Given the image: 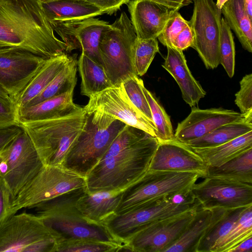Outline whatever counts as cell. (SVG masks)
<instances>
[{"instance_id":"6da1fadb","label":"cell","mask_w":252,"mask_h":252,"mask_svg":"<svg viewBox=\"0 0 252 252\" xmlns=\"http://www.w3.org/2000/svg\"><path fill=\"white\" fill-rule=\"evenodd\" d=\"M157 138L126 125L85 177L86 191H122L148 170Z\"/></svg>"},{"instance_id":"7a4b0ae2","label":"cell","mask_w":252,"mask_h":252,"mask_svg":"<svg viewBox=\"0 0 252 252\" xmlns=\"http://www.w3.org/2000/svg\"><path fill=\"white\" fill-rule=\"evenodd\" d=\"M22 48L45 58L67 53L38 0H0V47Z\"/></svg>"},{"instance_id":"3957f363","label":"cell","mask_w":252,"mask_h":252,"mask_svg":"<svg viewBox=\"0 0 252 252\" xmlns=\"http://www.w3.org/2000/svg\"><path fill=\"white\" fill-rule=\"evenodd\" d=\"M86 115L82 107L63 116L20 126L29 135L43 166H62L84 127Z\"/></svg>"},{"instance_id":"277c9868","label":"cell","mask_w":252,"mask_h":252,"mask_svg":"<svg viewBox=\"0 0 252 252\" xmlns=\"http://www.w3.org/2000/svg\"><path fill=\"white\" fill-rule=\"evenodd\" d=\"M126 125L103 113H86L84 127L62 167L85 178Z\"/></svg>"},{"instance_id":"5b68a950","label":"cell","mask_w":252,"mask_h":252,"mask_svg":"<svg viewBox=\"0 0 252 252\" xmlns=\"http://www.w3.org/2000/svg\"><path fill=\"white\" fill-rule=\"evenodd\" d=\"M200 174L194 172L149 170L122 192L115 214L177 195H187Z\"/></svg>"},{"instance_id":"8992f818","label":"cell","mask_w":252,"mask_h":252,"mask_svg":"<svg viewBox=\"0 0 252 252\" xmlns=\"http://www.w3.org/2000/svg\"><path fill=\"white\" fill-rule=\"evenodd\" d=\"M137 39L125 12L102 32L99 44L101 64L113 86L137 75L133 62Z\"/></svg>"},{"instance_id":"52a82bcc","label":"cell","mask_w":252,"mask_h":252,"mask_svg":"<svg viewBox=\"0 0 252 252\" xmlns=\"http://www.w3.org/2000/svg\"><path fill=\"white\" fill-rule=\"evenodd\" d=\"M200 205L190 193L177 195L143 206L122 214H114L103 224L122 245L149 224Z\"/></svg>"},{"instance_id":"ba28073f","label":"cell","mask_w":252,"mask_h":252,"mask_svg":"<svg viewBox=\"0 0 252 252\" xmlns=\"http://www.w3.org/2000/svg\"><path fill=\"white\" fill-rule=\"evenodd\" d=\"M55 237L35 214H14L0 225V252H56Z\"/></svg>"},{"instance_id":"9c48e42d","label":"cell","mask_w":252,"mask_h":252,"mask_svg":"<svg viewBox=\"0 0 252 252\" xmlns=\"http://www.w3.org/2000/svg\"><path fill=\"white\" fill-rule=\"evenodd\" d=\"M84 187L85 178L62 166H43L12 200L11 214Z\"/></svg>"},{"instance_id":"30bf717a","label":"cell","mask_w":252,"mask_h":252,"mask_svg":"<svg viewBox=\"0 0 252 252\" xmlns=\"http://www.w3.org/2000/svg\"><path fill=\"white\" fill-rule=\"evenodd\" d=\"M193 14L189 21L194 35V49L207 69L220 64V46L222 16L214 0H193Z\"/></svg>"},{"instance_id":"8fae6325","label":"cell","mask_w":252,"mask_h":252,"mask_svg":"<svg viewBox=\"0 0 252 252\" xmlns=\"http://www.w3.org/2000/svg\"><path fill=\"white\" fill-rule=\"evenodd\" d=\"M0 155L6 164V170L0 178L9 192L12 201L43 165L31 139L23 128Z\"/></svg>"},{"instance_id":"7c38bea8","label":"cell","mask_w":252,"mask_h":252,"mask_svg":"<svg viewBox=\"0 0 252 252\" xmlns=\"http://www.w3.org/2000/svg\"><path fill=\"white\" fill-rule=\"evenodd\" d=\"M200 208L198 205L149 224L129 238L119 252H164L180 237Z\"/></svg>"},{"instance_id":"4fadbf2b","label":"cell","mask_w":252,"mask_h":252,"mask_svg":"<svg viewBox=\"0 0 252 252\" xmlns=\"http://www.w3.org/2000/svg\"><path fill=\"white\" fill-rule=\"evenodd\" d=\"M195 183L190 194L200 208L236 209L252 205V185L205 177Z\"/></svg>"},{"instance_id":"5bb4252c","label":"cell","mask_w":252,"mask_h":252,"mask_svg":"<svg viewBox=\"0 0 252 252\" xmlns=\"http://www.w3.org/2000/svg\"><path fill=\"white\" fill-rule=\"evenodd\" d=\"M49 58L17 47H0V86L13 100Z\"/></svg>"},{"instance_id":"9a60e30c","label":"cell","mask_w":252,"mask_h":252,"mask_svg":"<svg viewBox=\"0 0 252 252\" xmlns=\"http://www.w3.org/2000/svg\"><path fill=\"white\" fill-rule=\"evenodd\" d=\"M83 108L87 113L98 111L106 114L157 138L156 126L132 103L123 83L92 94Z\"/></svg>"},{"instance_id":"2e32d148","label":"cell","mask_w":252,"mask_h":252,"mask_svg":"<svg viewBox=\"0 0 252 252\" xmlns=\"http://www.w3.org/2000/svg\"><path fill=\"white\" fill-rule=\"evenodd\" d=\"M38 217L52 230L57 243L89 239L121 245L103 224L88 221L76 207Z\"/></svg>"},{"instance_id":"e0dca14e","label":"cell","mask_w":252,"mask_h":252,"mask_svg":"<svg viewBox=\"0 0 252 252\" xmlns=\"http://www.w3.org/2000/svg\"><path fill=\"white\" fill-rule=\"evenodd\" d=\"M66 46L67 52L81 48L82 52L101 64L99 44L102 32L110 24L90 18L82 21L66 22H49Z\"/></svg>"},{"instance_id":"ac0fdd59","label":"cell","mask_w":252,"mask_h":252,"mask_svg":"<svg viewBox=\"0 0 252 252\" xmlns=\"http://www.w3.org/2000/svg\"><path fill=\"white\" fill-rule=\"evenodd\" d=\"M247 114L221 107L201 109L193 106L188 116L178 124L174 138L185 143L201 137L220 126L240 120Z\"/></svg>"},{"instance_id":"d6986e66","label":"cell","mask_w":252,"mask_h":252,"mask_svg":"<svg viewBox=\"0 0 252 252\" xmlns=\"http://www.w3.org/2000/svg\"><path fill=\"white\" fill-rule=\"evenodd\" d=\"M207 167L192 149L175 139L159 141L149 170L189 171L207 175Z\"/></svg>"},{"instance_id":"ffe728a7","label":"cell","mask_w":252,"mask_h":252,"mask_svg":"<svg viewBox=\"0 0 252 252\" xmlns=\"http://www.w3.org/2000/svg\"><path fill=\"white\" fill-rule=\"evenodd\" d=\"M127 5L130 20L140 40L157 38L176 11L152 0H131Z\"/></svg>"},{"instance_id":"44dd1931","label":"cell","mask_w":252,"mask_h":252,"mask_svg":"<svg viewBox=\"0 0 252 252\" xmlns=\"http://www.w3.org/2000/svg\"><path fill=\"white\" fill-rule=\"evenodd\" d=\"M167 54L162 67L173 77L180 89L184 100L191 107L197 104L206 93L194 78L183 51L166 47Z\"/></svg>"},{"instance_id":"7402d4cb","label":"cell","mask_w":252,"mask_h":252,"mask_svg":"<svg viewBox=\"0 0 252 252\" xmlns=\"http://www.w3.org/2000/svg\"><path fill=\"white\" fill-rule=\"evenodd\" d=\"M74 89L37 104L17 109L19 125L63 116L81 109L73 102Z\"/></svg>"},{"instance_id":"603a6c76","label":"cell","mask_w":252,"mask_h":252,"mask_svg":"<svg viewBox=\"0 0 252 252\" xmlns=\"http://www.w3.org/2000/svg\"><path fill=\"white\" fill-rule=\"evenodd\" d=\"M122 192L90 193L86 191L77 201L76 207L88 221L102 224L107 219L115 214Z\"/></svg>"},{"instance_id":"cb8c5ba5","label":"cell","mask_w":252,"mask_h":252,"mask_svg":"<svg viewBox=\"0 0 252 252\" xmlns=\"http://www.w3.org/2000/svg\"><path fill=\"white\" fill-rule=\"evenodd\" d=\"M41 4L49 22L79 21L104 14L84 0H59Z\"/></svg>"},{"instance_id":"d4e9b609","label":"cell","mask_w":252,"mask_h":252,"mask_svg":"<svg viewBox=\"0 0 252 252\" xmlns=\"http://www.w3.org/2000/svg\"><path fill=\"white\" fill-rule=\"evenodd\" d=\"M71 56L66 53L48 59L24 89L14 99L18 108L24 107L39 94L63 68Z\"/></svg>"},{"instance_id":"484cf974","label":"cell","mask_w":252,"mask_h":252,"mask_svg":"<svg viewBox=\"0 0 252 252\" xmlns=\"http://www.w3.org/2000/svg\"><path fill=\"white\" fill-rule=\"evenodd\" d=\"M190 148L207 168L218 167L252 149V131L217 146Z\"/></svg>"},{"instance_id":"4316f807","label":"cell","mask_w":252,"mask_h":252,"mask_svg":"<svg viewBox=\"0 0 252 252\" xmlns=\"http://www.w3.org/2000/svg\"><path fill=\"white\" fill-rule=\"evenodd\" d=\"M246 208L210 209V223L197 245L195 252H210L216 242L229 231Z\"/></svg>"},{"instance_id":"83f0119b","label":"cell","mask_w":252,"mask_h":252,"mask_svg":"<svg viewBox=\"0 0 252 252\" xmlns=\"http://www.w3.org/2000/svg\"><path fill=\"white\" fill-rule=\"evenodd\" d=\"M221 14L243 48L252 52V20L247 14L242 0H228L221 9Z\"/></svg>"},{"instance_id":"f1b7e54d","label":"cell","mask_w":252,"mask_h":252,"mask_svg":"<svg viewBox=\"0 0 252 252\" xmlns=\"http://www.w3.org/2000/svg\"><path fill=\"white\" fill-rule=\"evenodd\" d=\"M252 131V112L243 119L220 126L209 133L185 143L190 148L212 147L225 143Z\"/></svg>"},{"instance_id":"f546056e","label":"cell","mask_w":252,"mask_h":252,"mask_svg":"<svg viewBox=\"0 0 252 252\" xmlns=\"http://www.w3.org/2000/svg\"><path fill=\"white\" fill-rule=\"evenodd\" d=\"M77 66L81 78L82 95L90 97L113 86L102 65L83 53L78 60Z\"/></svg>"},{"instance_id":"4dcf8cb0","label":"cell","mask_w":252,"mask_h":252,"mask_svg":"<svg viewBox=\"0 0 252 252\" xmlns=\"http://www.w3.org/2000/svg\"><path fill=\"white\" fill-rule=\"evenodd\" d=\"M206 177L252 185V149L219 166L208 168Z\"/></svg>"},{"instance_id":"1f68e13d","label":"cell","mask_w":252,"mask_h":252,"mask_svg":"<svg viewBox=\"0 0 252 252\" xmlns=\"http://www.w3.org/2000/svg\"><path fill=\"white\" fill-rule=\"evenodd\" d=\"M77 55L71 56L70 60L46 88L26 106L37 104L44 100L74 89L77 83ZM25 106V107H26Z\"/></svg>"},{"instance_id":"d6a6232c","label":"cell","mask_w":252,"mask_h":252,"mask_svg":"<svg viewBox=\"0 0 252 252\" xmlns=\"http://www.w3.org/2000/svg\"><path fill=\"white\" fill-rule=\"evenodd\" d=\"M211 211L201 208L195 218L181 234L164 252H195L197 245L207 229L211 220Z\"/></svg>"},{"instance_id":"836d02e7","label":"cell","mask_w":252,"mask_h":252,"mask_svg":"<svg viewBox=\"0 0 252 252\" xmlns=\"http://www.w3.org/2000/svg\"><path fill=\"white\" fill-rule=\"evenodd\" d=\"M252 236V205L246 207L231 228L215 244L210 252H228Z\"/></svg>"},{"instance_id":"e575fe53","label":"cell","mask_w":252,"mask_h":252,"mask_svg":"<svg viewBox=\"0 0 252 252\" xmlns=\"http://www.w3.org/2000/svg\"><path fill=\"white\" fill-rule=\"evenodd\" d=\"M142 89L148 100L153 121L157 130L159 141L175 139L172 124L169 115L155 96L143 84Z\"/></svg>"},{"instance_id":"d590c367","label":"cell","mask_w":252,"mask_h":252,"mask_svg":"<svg viewBox=\"0 0 252 252\" xmlns=\"http://www.w3.org/2000/svg\"><path fill=\"white\" fill-rule=\"evenodd\" d=\"M159 52L157 38L137 39L134 50L133 62L136 74L142 76L147 71L156 54Z\"/></svg>"},{"instance_id":"8d00e7d4","label":"cell","mask_w":252,"mask_h":252,"mask_svg":"<svg viewBox=\"0 0 252 252\" xmlns=\"http://www.w3.org/2000/svg\"><path fill=\"white\" fill-rule=\"evenodd\" d=\"M121 245L89 239L63 241L57 243L59 252H116Z\"/></svg>"},{"instance_id":"74e56055","label":"cell","mask_w":252,"mask_h":252,"mask_svg":"<svg viewBox=\"0 0 252 252\" xmlns=\"http://www.w3.org/2000/svg\"><path fill=\"white\" fill-rule=\"evenodd\" d=\"M220 54V64L224 68L228 77L232 78L235 70V44L231 30L223 18L221 20Z\"/></svg>"},{"instance_id":"f35d334b","label":"cell","mask_w":252,"mask_h":252,"mask_svg":"<svg viewBox=\"0 0 252 252\" xmlns=\"http://www.w3.org/2000/svg\"><path fill=\"white\" fill-rule=\"evenodd\" d=\"M122 83L132 103L152 124L155 125L148 100L142 89L144 84L143 80L137 75H135L126 79Z\"/></svg>"},{"instance_id":"ab89813d","label":"cell","mask_w":252,"mask_h":252,"mask_svg":"<svg viewBox=\"0 0 252 252\" xmlns=\"http://www.w3.org/2000/svg\"><path fill=\"white\" fill-rule=\"evenodd\" d=\"M178 11H175L166 23L164 29L157 39L166 47H172L177 35L188 25Z\"/></svg>"},{"instance_id":"60d3db41","label":"cell","mask_w":252,"mask_h":252,"mask_svg":"<svg viewBox=\"0 0 252 252\" xmlns=\"http://www.w3.org/2000/svg\"><path fill=\"white\" fill-rule=\"evenodd\" d=\"M240 85V90L235 94V103L240 113L246 115L252 112V73L244 76Z\"/></svg>"},{"instance_id":"b9f144b4","label":"cell","mask_w":252,"mask_h":252,"mask_svg":"<svg viewBox=\"0 0 252 252\" xmlns=\"http://www.w3.org/2000/svg\"><path fill=\"white\" fill-rule=\"evenodd\" d=\"M13 125H20L16 105L12 99L0 96V127Z\"/></svg>"},{"instance_id":"7bdbcfd3","label":"cell","mask_w":252,"mask_h":252,"mask_svg":"<svg viewBox=\"0 0 252 252\" xmlns=\"http://www.w3.org/2000/svg\"><path fill=\"white\" fill-rule=\"evenodd\" d=\"M11 202L9 192L0 178V225L12 216L10 212Z\"/></svg>"},{"instance_id":"ee69618b","label":"cell","mask_w":252,"mask_h":252,"mask_svg":"<svg viewBox=\"0 0 252 252\" xmlns=\"http://www.w3.org/2000/svg\"><path fill=\"white\" fill-rule=\"evenodd\" d=\"M193 40V33L189 24L176 37L171 47L183 51L191 47Z\"/></svg>"},{"instance_id":"f6af8a7d","label":"cell","mask_w":252,"mask_h":252,"mask_svg":"<svg viewBox=\"0 0 252 252\" xmlns=\"http://www.w3.org/2000/svg\"><path fill=\"white\" fill-rule=\"evenodd\" d=\"M94 5L102 10L104 14L112 15L119 10L124 4H127L129 0H84Z\"/></svg>"},{"instance_id":"bcb514c9","label":"cell","mask_w":252,"mask_h":252,"mask_svg":"<svg viewBox=\"0 0 252 252\" xmlns=\"http://www.w3.org/2000/svg\"><path fill=\"white\" fill-rule=\"evenodd\" d=\"M22 129L20 125L0 127V153Z\"/></svg>"},{"instance_id":"7dc6e473","label":"cell","mask_w":252,"mask_h":252,"mask_svg":"<svg viewBox=\"0 0 252 252\" xmlns=\"http://www.w3.org/2000/svg\"><path fill=\"white\" fill-rule=\"evenodd\" d=\"M170 9L179 11L185 6L190 4L193 0H152Z\"/></svg>"},{"instance_id":"c3c4849f","label":"cell","mask_w":252,"mask_h":252,"mask_svg":"<svg viewBox=\"0 0 252 252\" xmlns=\"http://www.w3.org/2000/svg\"><path fill=\"white\" fill-rule=\"evenodd\" d=\"M228 252H252V236L243 240Z\"/></svg>"},{"instance_id":"681fc988","label":"cell","mask_w":252,"mask_h":252,"mask_svg":"<svg viewBox=\"0 0 252 252\" xmlns=\"http://www.w3.org/2000/svg\"><path fill=\"white\" fill-rule=\"evenodd\" d=\"M244 7L249 17L252 20V0H242Z\"/></svg>"},{"instance_id":"f907efd6","label":"cell","mask_w":252,"mask_h":252,"mask_svg":"<svg viewBox=\"0 0 252 252\" xmlns=\"http://www.w3.org/2000/svg\"><path fill=\"white\" fill-rule=\"evenodd\" d=\"M0 96L5 98H11L7 93L0 86ZM12 99V98H11Z\"/></svg>"},{"instance_id":"816d5d0a","label":"cell","mask_w":252,"mask_h":252,"mask_svg":"<svg viewBox=\"0 0 252 252\" xmlns=\"http://www.w3.org/2000/svg\"><path fill=\"white\" fill-rule=\"evenodd\" d=\"M228 0H217V2L216 4L217 7L221 10L223 5L228 1Z\"/></svg>"},{"instance_id":"f5cc1de1","label":"cell","mask_w":252,"mask_h":252,"mask_svg":"<svg viewBox=\"0 0 252 252\" xmlns=\"http://www.w3.org/2000/svg\"><path fill=\"white\" fill-rule=\"evenodd\" d=\"M41 3H47L52 1H55L59 0H38Z\"/></svg>"},{"instance_id":"db71d44e","label":"cell","mask_w":252,"mask_h":252,"mask_svg":"<svg viewBox=\"0 0 252 252\" xmlns=\"http://www.w3.org/2000/svg\"><path fill=\"white\" fill-rule=\"evenodd\" d=\"M1 161H2V157H1V155H0V164L1 162Z\"/></svg>"}]
</instances>
